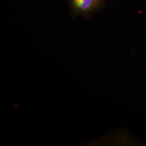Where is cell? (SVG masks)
<instances>
[{
	"label": "cell",
	"instance_id": "obj_1",
	"mask_svg": "<svg viewBox=\"0 0 146 146\" xmlns=\"http://www.w3.org/2000/svg\"><path fill=\"white\" fill-rule=\"evenodd\" d=\"M105 5V0H69L72 14L87 17L101 11Z\"/></svg>",
	"mask_w": 146,
	"mask_h": 146
}]
</instances>
